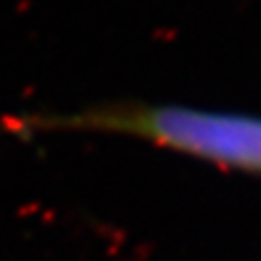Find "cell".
Listing matches in <instances>:
<instances>
[{
    "label": "cell",
    "instance_id": "cell-1",
    "mask_svg": "<svg viewBox=\"0 0 261 261\" xmlns=\"http://www.w3.org/2000/svg\"><path fill=\"white\" fill-rule=\"evenodd\" d=\"M53 128H107L146 137L194 157L261 172V120L235 113L152 107L130 111H89L79 116H31L3 120V130L35 133Z\"/></svg>",
    "mask_w": 261,
    "mask_h": 261
}]
</instances>
